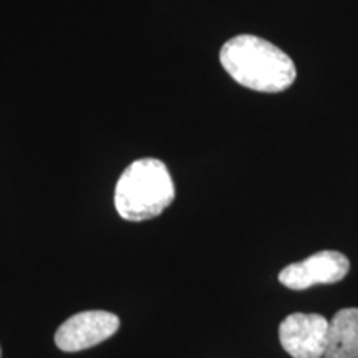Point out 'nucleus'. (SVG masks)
<instances>
[{"label": "nucleus", "mask_w": 358, "mask_h": 358, "mask_svg": "<svg viewBox=\"0 0 358 358\" xmlns=\"http://www.w3.org/2000/svg\"><path fill=\"white\" fill-rule=\"evenodd\" d=\"M219 60L234 82L254 92L280 93L297 77L292 58L256 35H237L227 40Z\"/></svg>", "instance_id": "1"}, {"label": "nucleus", "mask_w": 358, "mask_h": 358, "mask_svg": "<svg viewBox=\"0 0 358 358\" xmlns=\"http://www.w3.org/2000/svg\"><path fill=\"white\" fill-rule=\"evenodd\" d=\"M174 194V182L166 164L156 158H143L129 164L120 176L115 206L127 221H148L168 209Z\"/></svg>", "instance_id": "2"}, {"label": "nucleus", "mask_w": 358, "mask_h": 358, "mask_svg": "<svg viewBox=\"0 0 358 358\" xmlns=\"http://www.w3.org/2000/svg\"><path fill=\"white\" fill-rule=\"evenodd\" d=\"M329 327L319 313H292L279 325L280 345L292 358H324Z\"/></svg>", "instance_id": "3"}, {"label": "nucleus", "mask_w": 358, "mask_h": 358, "mask_svg": "<svg viewBox=\"0 0 358 358\" xmlns=\"http://www.w3.org/2000/svg\"><path fill=\"white\" fill-rule=\"evenodd\" d=\"M350 271V261L338 250H320L301 262L290 264L279 274L282 285L290 290H306L317 284H335Z\"/></svg>", "instance_id": "4"}, {"label": "nucleus", "mask_w": 358, "mask_h": 358, "mask_svg": "<svg viewBox=\"0 0 358 358\" xmlns=\"http://www.w3.org/2000/svg\"><path fill=\"white\" fill-rule=\"evenodd\" d=\"M120 329V319L111 312L88 310L70 317L55 334V343L64 352H80L108 340Z\"/></svg>", "instance_id": "5"}, {"label": "nucleus", "mask_w": 358, "mask_h": 358, "mask_svg": "<svg viewBox=\"0 0 358 358\" xmlns=\"http://www.w3.org/2000/svg\"><path fill=\"white\" fill-rule=\"evenodd\" d=\"M324 358H358V307L342 308L330 320Z\"/></svg>", "instance_id": "6"}, {"label": "nucleus", "mask_w": 358, "mask_h": 358, "mask_svg": "<svg viewBox=\"0 0 358 358\" xmlns=\"http://www.w3.org/2000/svg\"><path fill=\"white\" fill-rule=\"evenodd\" d=\"M0 358H2V350H0Z\"/></svg>", "instance_id": "7"}]
</instances>
